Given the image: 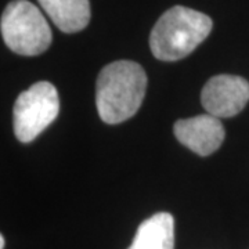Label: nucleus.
I'll return each instance as SVG.
<instances>
[{"mask_svg":"<svg viewBox=\"0 0 249 249\" xmlns=\"http://www.w3.org/2000/svg\"><path fill=\"white\" fill-rule=\"evenodd\" d=\"M211 17L196 10L175 6L166 10L154 25L150 47L160 61H178L193 53L211 34Z\"/></svg>","mask_w":249,"mask_h":249,"instance_id":"2","label":"nucleus"},{"mask_svg":"<svg viewBox=\"0 0 249 249\" xmlns=\"http://www.w3.org/2000/svg\"><path fill=\"white\" fill-rule=\"evenodd\" d=\"M175 220L168 212H160L139 226L132 245L127 249H173Z\"/></svg>","mask_w":249,"mask_h":249,"instance_id":"8","label":"nucleus"},{"mask_svg":"<svg viewBox=\"0 0 249 249\" xmlns=\"http://www.w3.org/2000/svg\"><path fill=\"white\" fill-rule=\"evenodd\" d=\"M60 112L57 89L50 82H37L18 96L14 104V134L31 142L53 124Z\"/></svg>","mask_w":249,"mask_h":249,"instance_id":"4","label":"nucleus"},{"mask_svg":"<svg viewBox=\"0 0 249 249\" xmlns=\"http://www.w3.org/2000/svg\"><path fill=\"white\" fill-rule=\"evenodd\" d=\"M4 245H6V241H4V237L1 235L0 237V249H4Z\"/></svg>","mask_w":249,"mask_h":249,"instance_id":"9","label":"nucleus"},{"mask_svg":"<svg viewBox=\"0 0 249 249\" xmlns=\"http://www.w3.org/2000/svg\"><path fill=\"white\" fill-rule=\"evenodd\" d=\"M147 90V75L140 64L115 61L106 65L97 78L98 115L108 124H122L139 111Z\"/></svg>","mask_w":249,"mask_h":249,"instance_id":"1","label":"nucleus"},{"mask_svg":"<svg viewBox=\"0 0 249 249\" xmlns=\"http://www.w3.org/2000/svg\"><path fill=\"white\" fill-rule=\"evenodd\" d=\"M1 36L11 52L39 55L52 45V31L40 10L28 0H13L0 21Z\"/></svg>","mask_w":249,"mask_h":249,"instance_id":"3","label":"nucleus"},{"mask_svg":"<svg viewBox=\"0 0 249 249\" xmlns=\"http://www.w3.org/2000/svg\"><path fill=\"white\" fill-rule=\"evenodd\" d=\"M201 101L209 115L231 118L240 114L249 101V83L235 75H217L206 82Z\"/></svg>","mask_w":249,"mask_h":249,"instance_id":"5","label":"nucleus"},{"mask_svg":"<svg viewBox=\"0 0 249 249\" xmlns=\"http://www.w3.org/2000/svg\"><path fill=\"white\" fill-rule=\"evenodd\" d=\"M55 27L65 34H75L88 27L89 0H37Z\"/></svg>","mask_w":249,"mask_h":249,"instance_id":"7","label":"nucleus"},{"mask_svg":"<svg viewBox=\"0 0 249 249\" xmlns=\"http://www.w3.org/2000/svg\"><path fill=\"white\" fill-rule=\"evenodd\" d=\"M173 132L178 142L201 157L213 154L226 136L219 118L209 114L178 119L173 126Z\"/></svg>","mask_w":249,"mask_h":249,"instance_id":"6","label":"nucleus"}]
</instances>
